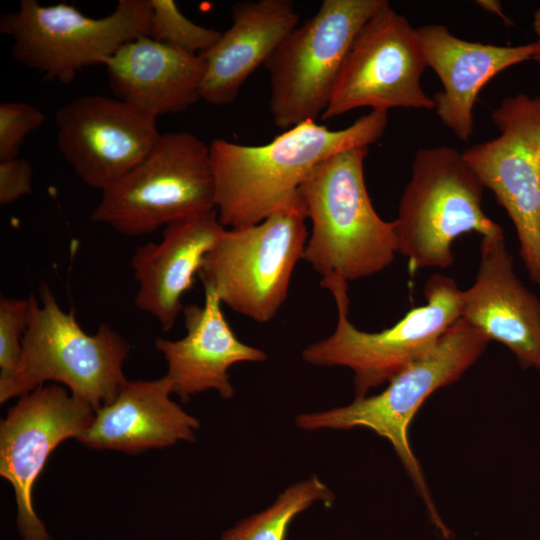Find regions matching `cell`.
<instances>
[{"mask_svg": "<svg viewBox=\"0 0 540 540\" xmlns=\"http://www.w3.org/2000/svg\"><path fill=\"white\" fill-rule=\"evenodd\" d=\"M387 123V111L371 110L344 129L330 130L309 120L259 146L212 140L209 150L220 223L225 228L251 226L301 204L299 189L318 164L341 151L373 144Z\"/></svg>", "mask_w": 540, "mask_h": 540, "instance_id": "1", "label": "cell"}, {"mask_svg": "<svg viewBox=\"0 0 540 540\" xmlns=\"http://www.w3.org/2000/svg\"><path fill=\"white\" fill-rule=\"evenodd\" d=\"M368 146L334 154L299 189L312 232L303 259L322 278L354 281L386 269L398 252L395 221L383 220L370 200L364 160Z\"/></svg>", "mask_w": 540, "mask_h": 540, "instance_id": "2", "label": "cell"}, {"mask_svg": "<svg viewBox=\"0 0 540 540\" xmlns=\"http://www.w3.org/2000/svg\"><path fill=\"white\" fill-rule=\"evenodd\" d=\"M30 313L16 370L0 379V402L21 397L52 381L95 410L112 402L127 382L123 364L131 344L107 324L85 332L73 312L58 305L46 283L41 303L30 295Z\"/></svg>", "mask_w": 540, "mask_h": 540, "instance_id": "3", "label": "cell"}, {"mask_svg": "<svg viewBox=\"0 0 540 540\" xmlns=\"http://www.w3.org/2000/svg\"><path fill=\"white\" fill-rule=\"evenodd\" d=\"M321 286L334 297L337 324L324 340L306 347L302 358L317 366H344L354 373L356 398L389 382L405 367L432 351L447 330L461 318L462 291L454 279L434 274L426 282V303L412 308L380 332L358 329L348 318V282L322 278Z\"/></svg>", "mask_w": 540, "mask_h": 540, "instance_id": "4", "label": "cell"}, {"mask_svg": "<svg viewBox=\"0 0 540 540\" xmlns=\"http://www.w3.org/2000/svg\"><path fill=\"white\" fill-rule=\"evenodd\" d=\"M489 342L485 334L460 318L432 351L396 374L381 393L356 398L347 406L300 414L296 425L305 430L363 426L389 440L423 497L432 522L448 538L449 531L434 507L419 462L411 450L409 425L423 402L435 390L458 380Z\"/></svg>", "mask_w": 540, "mask_h": 540, "instance_id": "5", "label": "cell"}, {"mask_svg": "<svg viewBox=\"0 0 540 540\" xmlns=\"http://www.w3.org/2000/svg\"><path fill=\"white\" fill-rule=\"evenodd\" d=\"M484 188L462 152L455 148L437 146L416 151L394 220L398 252L409 260L412 270L451 266V247L463 234H504L482 209Z\"/></svg>", "mask_w": 540, "mask_h": 540, "instance_id": "6", "label": "cell"}, {"mask_svg": "<svg viewBox=\"0 0 540 540\" xmlns=\"http://www.w3.org/2000/svg\"><path fill=\"white\" fill-rule=\"evenodd\" d=\"M215 209L209 146L192 133L169 132L102 191L90 220L123 235L139 236Z\"/></svg>", "mask_w": 540, "mask_h": 540, "instance_id": "7", "label": "cell"}, {"mask_svg": "<svg viewBox=\"0 0 540 540\" xmlns=\"http://www.w3.org/2000/svg\"><path fill=\"white\" fill-rule=\"evenodd\" d=\"M306 218L302 202L255 225L225 228L199 271L204 289L256 322L272 320L286 300L297 262L303 259Z\"/></svg>", "mask_w": 540, "mask_h": 540, "instance_id": "8", "label": "cell"}, {"mask_svg": "<svg viewBox=\"0 0 540 540\" xmlns=\"http://www.w3.org/2000/svg\"><path fill=\"white\" fill-rule=\"evenodd\" d=\"M150 0H119L111 14L91 18L67 3L21 0L3 13L0 31L13 39L12 57L47 80L71 83L86 66L102 64L125 43L149 36Z\"/></svg>", "mask_w": 540, "mask_h": 540, "instance_id": "9", "label": "cell"}, {"mask_svg": "<svg viewBox=\"0 0 540 540\" xmlns=\"http://www.w3.org/2000/svg\"><path fill=\"white\" fill-rule=\"evenodd\" d=\"M385 1L324 0L283 39L264 63L269 109L278 128L322 116L356 35Z\"/></svg>", "mask_w": 540, "mask_h": 540, "instance_id": "10", "label": "cell"}, {"mask_svg": "<svg viewBox=\"0 0 540 540\" xmlns=\"http://www.w3.org/2000/svg\"><path fill=\"white\" fill-rule=\"evenodd\" d=\"M491 118L498 136L462 155L511 219L525 269L540 286V95L506 97Z\"/></svg>", "mask_w": 540, "mask_h": 540, "instance_id": "11", "label": "cell"}, {"mask_svg": "<svg viewBox=\"0 0 540 540\" xmlns=\"http://www.w3.org/2000/svg\"><path fill=\"white\" fill-rule=\"evenodd\" d=\"M427 67L417 28L385 1L356 35L321 119L361 107L435 109L421 86Z\"/></svg>", "mask_w": 540, "mask_h": 540, "instance_id": "12", "label": "cell"}, {"mask_svg": "<svg viewBox=\"0 0 540 540\" xmlns=\"http://www.w3.org/2000/svg\"><path fill=\"white\" fill-rule=\"evenodd\" d=\"M94 415L88 402L52 383L22 395L1 421L0 475L13 486L22 540H52L34 511L32 488L52 451L78 439Z\"/></svg>", "mask_w": 540, "mask_h": 540, "instance_id": "13", "label": "cell"}, {"mask_svg": "<svg viewBox=\"0 0 540 540\" xmlns=\"http://www.w3.org/2000/svg\"><path fill=\"white\" fill-rule=\"evenodd\" d=\"M64 159L87 186L104 191L136 166L161 137L157 117L115 97L87 95L55 115Z\"/></svg>", "mask_w": 540, "mask_h": 540, "instance_id": "14", "label": "cell"}, {"mask_svg": "<svg viewBox=\"0 0 540 540\" xmlns=\"http://www.w3.org/2000/svg\"><path fill=\"white\" fill-rule=\"evenodd\" d=\"M461 318L540 371V299L517 277L503 235L482 237L475 281L462 291Z\"/></svg>", "mask_w": 540, "mask_h": 540, "instance_id": "15", "label": "cell"}, {"mask_svg": "<svg viewBox=\"0 0 540 540\" xmlns=\"http://www.w3.org/2000/svg\"><path fill=\"white\" fill-rule=\"evenodd\" d=\"M417 32L427 66L443 86L433 97L434 110L442 124L466 142L473 134V109L481 89L500 72L532 60L534 43L502 46L467 41L441 24L423 25Z\"/></svg>", "mask_w": 540, "mask_h": 540, "instance_id": "16", "label": "cell"}, {"mask_svg": "<svg viewBox=\"0 0 540 540\" xmlns=\"http://www.w3.org/2000/svg\"><path fill=\"white\" fill-rule=\"evenodd\" d=\"M224 229L215 209L165 226L160 242L135 250L130 261L138 284L134 304L163 331L172 329L183 312V296Z\"/></svg>", "mask_w": 540, "mask_h": 540, "instance_id": "17", "label": "cell"}, {"mask_svg": "<svg viewBox=\"0 0 540 540\" xmlns=\"http://www.w3.org/2000/svg\"><path fill=\"white\" fill-rule=\"evenodd\" d=\"M203 305L183 309L186 335L178 340L158 337L154 341L168 364L166 376L173 393L183 402L209 389L223 399H231L234 388L228 371L239 362H261L267 355L240 341L225 319L222 302L211 289H204Z\"/></svg>", "mask_w": 540, "mask_h": 540, "instance_id": "18", "label": "cell"}, {"mask_svg": "<svg viewBox=\"0 0 540 540\" xmlns=\"http://www.w3.org/2000/svg\"><path fill=\"white\" fill-rule=\"evenodd\" d=\"M172 393L166 375L127 380L112 402L95 410L92 423L78 440L89 448L130 454L179 440L194 441L199 421L170 399Z\"/></svg>", "mask_w": 540, "mask_h": 540, "instance_id": "19", "label": "cell"}, {"mask_svg": "<svg viewBox=\"0 0 540 540\" xmlns=\"http://www.w3.org/2000/svg\"><path fill=\"white\" fill-rule=\"evenodd\" d=\"M104 66L114 97L155 117L182 112L201 99L202 56L149 36L125 43Z\"/></svg>", "mask_w": 540, "mask_h": 540, "instance_id": "20", "label": "cell"}, {"mask_svg": "<svg viewBox=\"0 0 540 540\" xmlns=\"http://www.w3.org/2000/svg\"><path fill=\"white\" fill-rule=\"evenodd\" d=\"M232 18L231 27L201 54L205 70L200 96L214 105L233 103L247 78L299 22L290 0L239 2L232 8Z\"/></svg>", "mask_w": 540, "mask_h": 540, "instance_id": "21", "label": "cell"}, {"mask_svg": "<svg viewBox=\"0 0 540 540\" xmlns=\"http://www.w3.org/2000/svg\"><path fill=\"white\" fill-rule=\"evenodd\" d=\"M334 493L316 475L287 487L267 509L240 520L219 540H286L292 520L315 501L327 507Z\"/></svg>", "mask_w": 540, "mask_h": 540, "instance_id": "22", "label": "cell"}, {"mask_svg": "<svg viewBox=\"0 0 540 540\" xmlns=\"http://www.w3.org/2000/svg\"><path fill=\"white\" fill-rule=\"evenodd\" d=\"M149 37L187 53L201 55L212 48L222 32L193 23L173 0H150Z\"/></svg>", "mask_w": 540, "mask_h": 540, "instance_id": "23", "label": "cell"}, {"mask_svg": "<svg viewBox=\"0 0 540 540\" xmlns=\"http://www.w3.org/2000/svg\"><path fill=\"white\" fill-rule=\"evenodd\" d=\"M30 313V297H0V379L12 374L19 363Z\"/></svg>", "mask_w": 540, "mask_h": 540, "instance_id": "24", "label": "cell"}, {"mask_svg": "<svg viewBox=\"0 0 540 540\" xmlns=\"http://www.w3.org/2000/svg\"><path fill=\"white\" fill-rule=\"evenodd\" d=\"M45 115L26 102L0 104V161L19 157L25 138L39 128Z\"/></svg>", "mask_w": 540, "mask_h": 540, "instance_id": "25", "label": "cell"}, {"mask_svg": "<svg viewBox=\"0 0 540 540\" xmlns=\"http://www.w3.org/2000/svg\"><path fill=\"white\" fill-rule=\"evenodd\" d=\"M32 176L30 162L20 156L0 161V204L8 205L30 194Z\"/></svg>", "mask_w": 540, "mask_h": 540, "instance_id": "26", "label": "cell"}, {"mask_svg": "<svg viewBox=\"0 0 540 540\" xmlns=\"http://www.w3.org/2000/svg\"><path fill=\"white\" fill-rule=\"evenodd\" d=\"M476 4L482 8L484 11L489 12L491 14L497 15L502 19V21L510 26L512 25V20L504 13L502 8V3L497 0H478L476 1Z\"/></svg>", "mask_w": 540, "mask_h": 540, "instance_id": "27", "label": "cell"}, {"mask_svg": "<svg viewBox=\"0 0 540 540\" xmlns=\"http://www.w3.org/2000/svg\"><path fill=\"white\" fill-rule=\"evenodd\" d=\"M533 30L536 35V40L533 42L535 51L532 60H534L540 67V8L534 12Z\"/></svg>", "mask_w": 540, "mask_h": 540, "instance_id": "28", "label": "cell"}]
</instances>
